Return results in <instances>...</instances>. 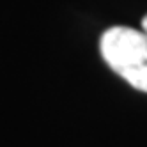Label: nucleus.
<instances>
[{
  "instance_id": "nucleus-1",
  "label": "nucleus",
  "mask_w": 147,
  "mask_h": 147,
  "mask_svg": "<svg viewBox=\"0 0 147 147\" xmlns=\"http://www.w3.org/2000/svg\"><path fill=\"white\" fill-rule=\"evenodd\" d=\"M101 55L113 73L131 87L147 92V34L129 27H112L101 36Z\"/></svg>"
},
{
  "instance_id": "nucleus-2",
  "label": "nucleus",
  "mask_w": 147,
  "mask_h": 147,
  "mask_svg": "<svg viewBox=\"0 0 147 147\" xmlns=\"http://www.w3.org/2000/svg\"><path fill=\"white\" fill-rule=\"evenodd\" d=\"M142 32L147 34V16H144V20H142Z\"/></svg>"
}]
</instances>
